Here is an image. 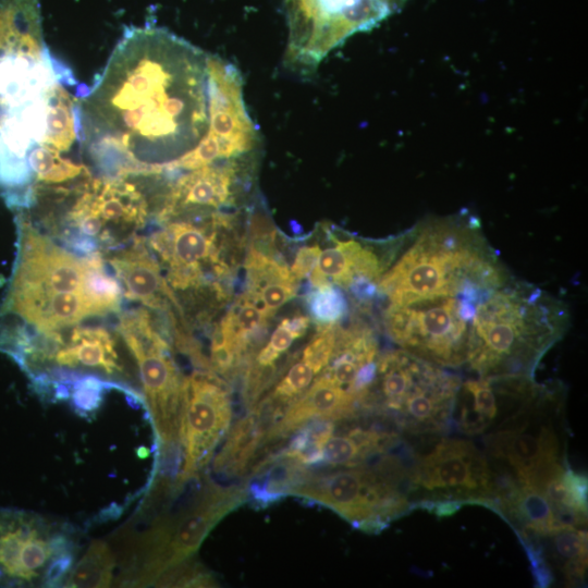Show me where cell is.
Segmentation results:
<instances>
[{"instance_id":"obj_24","label":"cell","mask_w":588,"mask_h":588,"mask_svg":"<svg viewBox=\"0 0 588 588\" xmlns=\"http://www.w3.org/2000/svg\"><path fill=\"white\" fill-rule=\"evenodd\" d=\"M268 411L262 404L250 409L228 431V437L220 453L216 456L213 469L224 476L242 475L267 433L265 422Z\"/></svg>"},{"instance_id":"obj_16","label":"cell","mask_w":588,"mask_h":588,"mask_svg":"<svg viewBox=\"0 0 588 588\" xmlns=\"http://www.w3.org/2000/svg\"><path fill=\"white\" fill-rule=\"evenodd\" d=\"M53 535L37 515L0 509V586L41 584L47 562L59 555Z\"/></svg>"},{"instance_id":"obj_12","label":"cell","mask_w":588,"mask_h":588,"mask_svg":"<svg viewBox=\"0 0 588 588\" xmlns=\"http://www.w3.org/2000/svg\"><path fill=\"white\" fill-rule=\"evenodd\" d=\"M199 216L166 220L148 238L149 248L167 267L166 280L172 291L198 290L229 273L217 242L226 216L213 212L206 222Z\"/></svg>"},{"instance_id":"obj_4","label":"cell","mask_w":588,"mask_h":588,"mask_svg":"<svg viewBox=\"0 0 588 588\" xmlns=\"http://www.w3.org/2000/svg\"><path fill=\"white\" fill-rule=\"evenodd\" d=\"M17 259L7 304L30 330L59 332L108 315L89 289L90 255L78 256L22 220Z\"/></svg>"},{"instance_id":"obj_27","label":"cell","mask_w":588,"mask_h":588,"mask_svg":"<svg viewBox=\"0 0 588 588\" xmlns=\"http://www.w3.org/2000/svg\"><path fill=\"white\" fill-rule=\"evenodd\" d=\"M114 558L102 541H94L71 569L66 587H107L111 583Z\"/></svg>"},{"instance_id":"obj_13","label":"cell","mask_w":588,"mask_h":588,"mask_svg":"<svg viewBox=\"0 0 588 588\" xmlns=\"http://www.w3.org/2000/svg\"><path fill=\"white\" fill-rule=\"evenodd\" d=\"M246 500L244 486L222 487L208 481L194 504L176 517L161 519L149 532L148 556L140 581H152L179 566L198 549L221 518Z\"/></svg>"},{"instance_id":"obj_14","label":"cell","mask_w":588,"mask_h":588,"mask_svg":"<svg viewBox=\"0 0 588 588\" xmlns=\"http://www.w3.org/2000/svg\"><path fill=\"white\" fill-rule=\"evenodd\" d=\"M233 416L230 392L211 371H196L185 378L180 443L183 467L179 478L197 474L228 433Z\"/></svg>"},{"instance_id":"obj_30","label":"cell","mask_w":588,"mask_h":588,"mask_svg":"<svg viewBox=\"0 0 588 588\" xmlns=\"http://www.w3.org/2000/svg\"><path fill=\"white\" fill-rule=\"evenodd\" d=\"M313 369L301 358L294 363L277 383L266 403H268L280 417V406H287L297 399L311 383ZM286 408V407H285Z\"/></svg>"},{"instance_id":"obj_11","label":"cell","mask_w":588,"mask_h":588,"mask_svg":"<svg viewBox=\"0 0 588 588\" xmlns=\"http://www.w3.org/2000/svg\"><path fill=\"white\" fill-rule=\"evenodd\" d=\"M118 332L137 362L160 443L177 445L185 378L174 363L167 339L145 308L121 314Z\"/></svg>"},{"instance_id":"obj_15","label":"cell","mask_w":588,"mask_h":588,"mask_svg":"<svg viewBox=\"0 0 588 588\" xmlns=\"http://www.w3.org/2000/svg\"><path fill=\"white\" fill-rule=\"evenodd\" d=\"M250 161L252 156L217 161L180 175L163 194L160 220L207 215L232 206L246 183Z\"/></svg>"},{"instance_id":"obj_7","label":"cell","mask_w":588,"mask_h":588,"mask_svg":"<svg viewBox=\"0 0 588 588\" xmlns=\"http://www.w3.org/2000/svg\"><path fill=\"white\" fill-rule=\"evenodd\" d=\"M405 0H283L287 26L285 64L311 73L348 37L367 32Z\"/></svg>"},{"instance_id":"obj_5","label":"cell","mask_w":588,"mask_h":588,"mask_svg":"<svg viewBox=\"0 0 588 588\" xmlns=\"http://www.w3.org/2000/svg\"><path fill=\"white\" fill-rule=\"evenodd\" d=\"M63 198L70 207L61 216L48 218L47 228L83 256L124 247L147 222L145 195L124 177L86 176L64 187Z\"/></svg>"},{"instance_id":"obj_17","label":"cell","mask_w":588,"mask_h":588,"mask_svg":"<svg viewBox=\"0 0 588 588\" xmlns=\"http://www.w3.org/2000/svg\"><path fill=\"white\" fill-rule=\"evenodd\" d=\"M108 262L121 284L123 296L152 310L180 309L179 302L162 275L160 264L146 238L136 236L122 248L111 252Z\"/></svg>"},{"instance_id":"obj_33","label":"cell","mask_w":588,"mask_h":588,"mask_svg":"<svg viewBox=\"0 0 588 588\" xmlns=\"http://www.w3.org/2000/svg\"><path fill=\"white\" fill-rule=\"evenodd\" d=\"M74 564L73 552H66L57 555L48 564L41 584L45 587H57L65 581L66 575L71 572Z\"/></svg>"},{"instance_id":"obj_1","label":"cell","mask_w":588,"mask_h":588,"mask_svg":"<svg viewBox=\"0 0 588 588\" xmlns=\"http://www.w3.org/2000/svg\"><path fill=\"white\" fill-rule=\"evenodd\" d=\"M208 57L164 28L126 30L76 107L95 162L119 174L174 170L209 133Z\"/></svg>"},{"instance_id":"obj_29","label":"cell","mask_w":588,"mask_h":588,"mask_svg":"<svg viewBox=\"0 0 588 588\" xmlns=\"http://www.w3.org/2000/svg\"><path fill=\"white\" fill-rule=\"evenodd\" d=\"M309 327V318L295 315L284 318L272 332L268 343L258 352L256 367L268 369L285 353L294 340L303 336Z\"/></svg>"},{"instance_id":"obj_34","label":"cell","mask_w":588,"mask_h":588,"mask_svg":"<svg viewBox=\"0 0 588 588\" xmlns=\"http://www.w3.org/2000/svg\"><path fill=\"white\" fill-rule=\"evenodd\" d=\"M321 248L318 245H308L299 248L294 257L291 272L297 280L309 277L316 267Z\"/></svg>"},{"instance_id":"obj_3","label":"cell","mask_w":588,"mask_h":588,"mask_svg":"<svg viewBox=\"0 0 588 588\" xmlns=\"http://www.w3.org/2000/svg\"><path fill=\"white\" fill-rule=\"evenodd\" d=\"M510 280L473 219H445L421 229L377 287L389 304H403L470 286L495 290Z\"/></svg>"},{"instance_id":"obj_32","label":"cell","mask_w":588,"mask_h":588,"mask_svg":"<svg viewBox=\"0 0 588 588\" xmlns=\"http://www.w3.org/2000/svg\"><path fill=\"white\" fill-rule=\"evenodd\" d=\"M339 328L336 324L321 326L303 350L302 359L313 369L321 372L334 352Z\"/></svg>"},{"instance_id":"obj_28","label":"cell","mask_w":588,"mask_h":588,"mask_svg":"<svg viewBox=\"0 0 588 588\" xmlns=\"http://www.w3.org/2000/svg\"><path fill=\"white\" fill-rule=\"evenodd\" d=\"M27 162L36 180L44 184H60L89 175L83 164L63 159L59 151L41 145L28 154Z\"/></svg>"},{"instance_id":"obj_20","label":"cell","mask_w":588,"mask_h":588,"mask_svg":"<svg viewBox=\"0 0 588 588\" xmlns=\"http://www.w3.org/2000/svg\"><path fill=\"white\" fill-rule=\"evenodd\" d=\"M272 237L254 242L245 258L247 287L244 293L270 318L297 293L298 281L272 248Z\"/></svg>"},{"instance_id":"obj_25","label":"cell","mask_w":588,"mask_h":588,"mask_svg":"<svg viewBox=\"0 0 588 588\" xmlns=\"http://www.w3.org/2000/svg\"><path fill=\"white\" fill-rule=\"evenodd\" d=\"M542 538L549 540V553L567 581H583L587 569V531L565 527Z\"/></svg>"},{"instance_id":"obj_18","label":"cell","mask_w":588,"mask_h":588,"mask_svg":"<svg viewBox=\"0 0 588 588\" xmlns=\"http://www.w3.org/2000/svg\"><path fill=\"white\" fill-rule=\"evenodd\" d=\"M383 270L384 260L372 247L356 240L334 238L332 246L321 250L309 279L314 287L331 283L366 297Z\"/></svg>"},{"instance_id":"obj_10","label":"cell","mask_w":588,"mask_h":588,"mask_svg":"<svg viewBox=\"0 0 588 588\" xmlns=\"http://www.w3.org/2000/svg\"><path fill=\"white\" fill-rule=\"evenodd\" d=\"M558 397L554 391L536 385L524 401L486 437L490 457L505 467L506 476L539 488L566 463L564 444L548 408Z\"/></svg>"},{"instance_id":"obj_8","label":"cell","mask_w":588,"mask_h":588,"mask_svg":"<svg viewBox=\"0 0 588 588\" xmlns=\"http://www.w3.org/2000/svg\"><path fill=\"white\" fill-rule=\"evenodd\" d=\"M498 473L488 455L468 440L440 439L419 454L409 473V490L422 498L416 505L437 515L453 514L462 504L495 510Z\"/></svg>"},{"instance_id":"obj_2","label":"cell","mask_w":588,"mask_h":588,"mask_svg":"<svg viewBox=\"0 0 588 588\" xmlns=\"http://www.w3.org/2000/svg\"><path fill=\"white\" fill-rule=\"evenodd\" d=\"M566 321V309L555 298L510 280L478 303L466 363L479 377L531 378Z\"/></svg>"},{"instance_id":"obj_6","label":"cell","mask_w":588,"mask_h":588,"mask_svg":"<svg viewBox=\"0 0 588 588\" xmlns=\"http://www.w3.org/2000/svg\"><path fill=\"white\" fill-rule=\"evenodd\" d=\"M404 483L409 486L408 468L396 455L387 452L373 467L364 464L320 475L307 471L287 495L324 505L354 527L377 532L413 505Z\"/></svg>"},{"instance_id":"obj_26","label":"cell","mask_w":588,"mask_h":588,"mask_svg":"<svg viewBox=\"0 0 588 588\" xmlns=\"http://www.w3.org/2000/svg\"><path fill=\"white\" fill-rule=\"evenodd\" d=\"M76 109L69 95L56 84L48 97L47 127L41 146L57 151L68 150L75 138Z\"/></svg>"},{"instance_id":"obj_31","label":"cell","mask_w":588,"mask_h":588,"mask_svg":"<svg viewBox=\"0 0 588 588\" xmlns=\"http://www.w3.org/2000/svg\"><path fill=\"white\" fill-rule=\"evenodd\" d=\"M307 303L313 319L321 326L335 324L347 313L345 296L331 283L315 287Z\"/></svg>"},{"instance_id":"obj_19","label":"cell","mask_w":588,"mask_h":588,"mask_svg":"<svg viewBox=\"0 0 588 588\" xmlns=\"http://www.w3.org/2000/svg\"><path fill=\"white\" fill-rule=\"evenodd\" d=\"M362 406L363 400L358 395L321 375L271 424L264 444L286 438L313 420L350 418Z\"/></svg>"},{"instance_id":"obj_9","label":"cell","mask_w":588,"mask_h":588,"mask_svg":"<svg viewBox=\"0 0 588 588\" xmlns=\"http://www.w3.org/2000/svg\"><path fill=\"white\" fill-rule=\"evenodd\" d=\"M478 303L462 293L389 304L384 327L406 352L440 367H460L467 362L470 323Z\"/></svg>"},{"instance_id":"obj_21","label":"cell","mask_w":588,"mask_h":588,"mask_svg":"<svg viewBox=\"0 0 588 588\" xmlns=\"http://www.w3.org/2000/svg\"><path fill=\"white\" fill-rule=\"evenodd\" d=\"M60 331L59 346L51 360L60 368L86 367L108 375L121 372L115 340L103 327L73 326Z\"/></svg>"},{"instance_id":"obj_23","label":"cell","mask_w":588,"mask_h":588,"mask_svg":"<svg viewBox=\"0 0 588 588\" xmlns=\"http://www.w3.org/2000/svg\"><path fill=\"white\" fill-rule=\"evenodd\" d=\"M377 353V343L370 330L358 326L339 329L334 352L322 375L355 393L353 388L357 375L376 362Z\"/></svg>"},{"instance_id":"obj_22","label":"cell","mask_w":588,"mask_h":588,"mask_svg":"<svg viewBox=\"0 0 588 588\" xmlns=\"http://www.w3.org/2000/svg\"><path fill=\"white\" fill-rule=\"evenodd\" d=\"M502 403L503 392L497 378L479 377L461 383L455 403L458 429L468 436L485 433L495 425Z\"/></svg>"}]
</instances>
